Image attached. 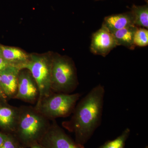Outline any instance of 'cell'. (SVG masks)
<instances>
[{
	"label": "cell",
	"instance_id": "20",
	"mask_svg": "<svg viewBox=\"0 0 148 148\" xmlns=\"http://www.w3.org/2000/svg\"><path fill=\"white\" fill-rule=\"evenodd\" d=\"M29 148H47L42 145L40 144V143H37L34 144L33 145L31 146Z\"/></svg>",
	"mask_w": 148,
	"mask_h": 148
},
{
	"label": "cell",
	"instance_id": "13",
	"mask_svg": "<svg viewBox=\"0 0 148 148\" xmlns=\"http://www.w3.org/2000/svg\"><path fill=\"white\" fill-rule=\"evenodd\" d=\"M138 27L133 25L125 27L113 33L118 46L125 47L130 50H134V36Z\"/></svg>",
	"mask_w": 148,
	"mask_h": 148
},
{
	"label": "cell",
	"instance_id": "25",
	"mask_svg": "<svg viewBox=\"0 0 148 148\" xmlns=\"http://www.w3.org/2000/svg\"><path fill=\"white\" fill-rule=\"evenodd\" d=\"M145 1L146 2H147V3H148V0H145Z\"/></svg>",
	"mask_w": 148,
	"mask_h": 148
},
{
	"label": "cell",
	"instance_id": "6",
	"mask_svg": "<svg viewBox=\"0 0 148 148\" xmlns=\"http://www.w3.org/2000/svg\"><path fill=\"white\" fill-rule=\"evenodd\" d=\"M38 143L47 148H85L70 138L54 120Z\"/></svg>",
	"mask_w": 148,
	"mask_h": 148
},
{
	"label": "cell",
	"instance_id": "23",
	"mask_svg": "<svg viewBox=\"0 0 148 148\" xmlns=\"http://www.w3.org/2000/svg\"><path fill=\"white\" fill-rule=\"evenodd\" d=\"M17 148H27L24 147H23V146H21V145H19L18 146V147H17Z\"/></svg>",
	"mask_w": 148,
	"mask_h": 148
},
{
	"label": "cell",
	"instance_id": "11",
	"mask_svg": "<svg viewBox=\"0 0 148 148\" xmlns=\"http://www.w3.org/2000/svg\"><path fill=\"white\" fill-rule=\"evenodd\" d=\"M133 25H135L134 20L132 14L130 11L106 16L102 26L113 34L120 29Z\"/></svg>",
	"mask_w": 148,
	"mask_h": 148
},
{
	"label": "cell",
	"instance_id": "7",
	"mask_svg": "<svg viewBox=\"0 0 148 148\" xmlns=\"http://www.w3.org/2000/svg\"><path fill=\"white\" fill-rule=\"evenodd\" d=\"M21 71L18 75L17 92L14 99L34 103L39 97L36 83L29 71Z\"/></svg>",
	"mask_w": 148,
	"mask_h": 148
},
{
	"label": "cell",
	"instance_id": "22",
	"mask_svg": "<svg viewBox=\"0 0 148 148\" xmlns=\"http://www.w3.org/2000/svg\"><path fill=\"white\" fill-rule=\"evenodd\" d=\"M0 90H2V91H3V90L2 87L1 81V75H0ZM4 94H5V93H4Z\"/></svg>",
	"mask_w": 148,
	"mask_h": 148
},
{
	"label": "cell",
	"instance_id": "17",
	"mask_svg": "<svg viewBox=\"0 0 148 148\" xmlns=\"http://www.w3.org/2000/svg\"><path fill=\"white\" fill-rule=\"evenodd\" d=\"M20 144L12 134H8V137L0 148H17Z\"/></svg>",
	"mask_w": 148,
	"mask_h": 148
},
{
	"label": "cell",
	"instance_id": "1",
	"mask_svg": "<svg viewBox=\"0 0 148 148\" xmlns=\"http://www.w3.org/2000/svg\"><path fill=\"white\" fill-rule=\"evenodd\" d=\"M105 94L102 85L93 88L77 104L71 119L62 123L63 127L75 133L78 144L84 145L101 125Z\"/></svg>",
	"mask_w": 148,
	"mask_h": 148
},
{
	"label": "cell",
	"instance_id": "2",
	"mask_svg": "<svg viewBox=\"0 0 148 148\" xmlns=\"http://www.w3.org/2000/svg\"><path fill=\"white\" fill-rule=\"evenodd\" d=\"M49 120L31 106L19 108L16 129L13 135L24 147L38 143L50 125Z\"/></svg>",
	"mask_w": 148,
	"mask_h": 148
},
{
	"label": "cell",
	"instance_id": "4",
	"mask_svg": "<svg viewBox=\"0 0 148 148\" xmlns=\"http://www.w3.org/2000/svg\"><path fill=\"white\" fill-rule=\"evenodd\" d=\"M76 69L71 59L58 56L52 59L51 91L71 94L78 85Z\"/></svg>",
	"mask_w": 148,
	"mask_h": 148
},
{
	"label": "cell",
	"instance_id": "24",
	"mask_svg": "<svg viewBox=\"0 0 148 148\" xmlns=\"http://www.w3.org/2000/svg\"><path fill=\"white\" fill-rule=\"evenodd\" d=\"M0 57H2L1 51V49H0Z\"/></svg>",
	"mask_w": 148,
	"mask_h": 148
},
{
	"label": "cell",
	"instance_id": "8",
	"mask_svg": "<svg viewBox=\"0 0 148 148\" xmlns=\"http://www.w3.org/2000/svg\"><path fill=\"white\" fill-rule=\"evenodd\" d=\"M117 46L113 35L105 27L102 26L92 35L90 51L93 54L105 57Z\"/></svg>",
	"mask_w": 148,
	"mask_h": 148
},
{
	"label": "cell",
	"instance_id": "15",
	"mask_svg": "<svg viewBox=\"0 0 148 148\" xmlns=\"http://www.w3.org/2000/svg\"><path fill=\"white\" fill-rule=\"evenodd\" d=\"M130 132V129L126 128L115 139L106 142L98 148H125V142L129 137Z\"/></svg>",
	"mask_w": 148,
	"mask_h": 148
},
{
	"label": "cell",
	"instance_id": "12",
	"mask_svg": "<svg viewBox=\"0 0 148 148\" xmlns=\"http://www.w3.org/2000/svg\"><path fill=\"white\" fill-rule=\"evenodd\" d=\"M2 57L11 64L19 67L29 61L30 56L20 49L1 45Z\"/></svg>",
	"mask_w": 148,
	"mask_h": 148
},
{
	"label": "cell",
	"instance_id": "21",
	"mask_svg": "<svg viewBox=\"0 0 148 148\" xmlns=\"http://www.w3.org/2000/svg\"><path fill=\"white\" fill-rule=\"evenodd\" d=\"M0 98L5 99H8L3 92L1 90H0Z\"/></svg>",
	"mask_w": 148,
	"mask_h": 148
},
{
	"label": "cell",
	"instance_id": "18",
	"mask_svg": "<svg viewBox=\"0 0 148 148\" xmlns=\"http://www.w3.org/2000/svg\"><path fill=\"white\" fill-rule=\"evenodd\" d=\"M14 65L7 61L2 57H0V72L4 71L9 66ZM16 66V65H15Z\"/></svg>",
	"mask_w": 148,
	"mask_h": 148
},
{
	"label": "cell",
	"instance_id": "10",
	"mask_svg": "<svg viewBox=\"0 0 148 148\" xmlns=\"http://www.w3.org/2000/svg\"><path fill=\"white\" fill-rule=\"evenodd\" d=\"M21 70L18 66L12 65L0 72L3 90L8 99L14 98L16 95L18 75Z\"/></svg>",
	"mask_w": 148,
	"mask_h": 148
},
{
	"label": "cell",
	"instance_id": "27",
	"mask_svg": "<svg viewBox=\"0 0 148 148\" xmlns=\"http://www.w3.org/2000/svg\"><path fill=\"white\" fill-rule=\"evenodd\" d=\"M97 1H98V0H97Z\"/></svg>",
	"mask_w": 148,
	"mask_h": 148
},
{
	"label": "cell",
	"instance_id": "14",
	"mask_svg": "<svg viewBox=\"0 0 148 148\" xmlns=\"http://www.w3.org/2000/svg\"><path fill=\"white\" fill-rule=\"evenodd\" d=\"M130 12L134 20V25L138 27L148 29V5H133Z\"/></svg>",
	"mask_w": 148,
	"mask_h": 148
},
{
	"label": "cell",
	"instance_id": "19",
	"mask_svg": "<svg viewBox=\"0 0 148 148\" xmlns=\"http://www.w3.org/2000/svg\"><path fill=\"white\" fill-rule=\"evenodd\" d=\"M8 137V134L0 132V147L5 142Z\"/></svg>",
	"mask_w": 148,
	"mask_h": 148
},
{
	"label": "cell",
	"instance_id": "5",
	"mask_svg": "<svg viewBox=\"0 0 148 148\" xmlns=\"http://www.w3.org/2000/svg\"><path fill=\"white\" fill-rule=\"evenodd\" d=\"M52 59L46 56L32 55L29 61L21 66L31 73L38 86L39 97L37 103L47 97L51 91V69Z\"/></svg>",
	"mask_w": 148,
	"mask_h": 148
},
{
	"label": "cell",
	"instance_id": "3",
	"mask_svg": "<svg viewBox=\"0 0 148 148\" xmlns=\"http://www.w3.org/2000/svg\"><path fill=\"white\" fill-rule=\"evenodd\" d=\"M80 95L79 93L52 92L37 103L34 108L49 120L65 117L73 113Z\"/></svg>",
	"mask_w": 148,
	"mask_h": 148
},
{
	"label": "cell",
	"instance_id": "16",
	"mask_svg": "<svg viewBox=\"0 0 148 148\" xmlns=\"http://www.w3.org/2000/svg\"><path fill=\"white\" fill-rule=\"evenodd\" d=\"M135 47H145L148 45V30L143 27H138L134 36Z\"/></svg>",
	"mask_w": 148,
	"mask_h": 148
},
{
	"label": "cell",
	"instance_id": "26",
	"mask_svg": "<svg viewBox=\"0 0 148 148\" xmlns=\"http://www.w3.org/2000/svg\"><path fill=\"white\" fill-rule=\"evenodd\" d=\"M145 148H148V146H146Z\"/></svg>",
	"mask_w": 148,
	"mask_h": 148
},
{
	"label": "cell",
	"instance_id": "9",
	"mask_svg": "<svg viewBox=\"0 0 148 148\" xmlns=\"http://www.w3.org/2000/svg\"><path fill=\"white\" fill-rule=\"evenodd\" d=\"M19 108L7 103L6 99L1 98L0 129L7 134H14L18 121Z\"/></svg>",
	"mask_w": 148,
	"mask_h": 148
}]
</instances>
